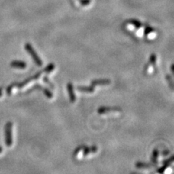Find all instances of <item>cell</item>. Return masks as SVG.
Segmentation results:
<instances>
[{
    "label": "cell",
    "instance_id": "cell-10",
    "mask_svg": "<svg viewBox=\"0 0 174 174\" xmlns=\"http://www.w3.org/2000/svg\"><path fill=\"white\" fill-rule=\"evenodd\" d=\"M157 155H158V151L157 150H155L153 152V154H152V163L155 165H156V163H157Z\"/></svg>",
    "mask_w": 174,
    "mask_h": 174
},
{
    "label": "cell",
    "instance_id": "cell-6",
    "mask_svg": "<svg viewBox=\"0 0 174 174\" xmlns=\"http://www.w3.org/2000/svg\"><path fill=\"white\" fill-rule=\"evenodd\" d=\"M67 89H68V95L69 97H70V100L71 102H75L76 100V97L74 94L73 92V86H72V84L71 83H68V85H67Z\"/></svg>",
    "mask_w": 174,
    "mask_h": 174
},
{
    "label": "cell",
    "instance_id": "cell-14",
    "mask_svg": "<svg viewBox=\"0 0 174 174\" xmlns=\"http://www.w3.org/2000/svg\"><path fill=\"white\" fill-rule=\"evenodd\" d=\"M166 78H167V79H168V81H169V83H170V86H171V88L173 89V82H172L171 77H170V76L167 75V76H166Z\"/></svg>",
    "mask_w": 174,
    "mask_h": 174
},
{
    "label": "cell",
    "instance_id": "cell-8",
    "mask_svg": "<svg viewBox=\"0 0 174 174\" xmlns=\"http://www.w3.org/2000/svg\"><path fill=\"white\" fill-rule=\"evenodd\" d=\"M11 67L14 68H20V69H24L26 68L27 65L25 62L20 61V60H14L10 63Z\"/></svg>",
    "mask_w": 174,
    "mask_h": 174
},
{
    "label": "cell",
    "instance_id": "cell-2",
    "mask_svg": "<svg viewBox=\"0 0 174 174\" xmlns=\"http://www.w3.org/2000/svg\"><path fill=\"white\" fill-rule=\"evenodd\" d=\"M12 123L7 122L5 126V143L7 147H11L12 144Z\"/></svg>",
    "mask_w": 174,
    "mask_h": 174
},
{
    "label": "cell",
    "instance_id": "cell-9",
    "mask_svg": "<svg viewBox=\"0 0 174 174\" xmlns=\"http://www.w3.org/2000/svg\"><path fill=\"white\" fill-rule=\"evenodd\" d=\"M78 90L81 91V92H85V93H92L94 92V89L92 86H79L78 87Z\"/></svg>",
    "mask_w": 174,
    "mask_h": 174
},
{
    "label": "cell",
    "instance_id": "cell-11",
    "mask_svg": "<svg viewBox=\"0 0 174 174\" xmlns=\"http://www.w3.org/2000/svg\"><path fill=\"white\" fill-rule=\"evenodd\" d=\"M136 166H137V168H148V167L152 166V164H145V163L138 162V163H137V164H136Z\"/></svg>",
    "mask_w": 174,
    "mask_h": 174
},
{
    "label": "cell",
    "instance_id": "cell-4",
    "mask_svg": "<svg viewBox=\"0 0 174 174\" xmlns=\"http://www.w3.org/2000/svg\"><path fill=\"white\" fill-rule=\"evenodd\" d=\"M156 60H157V57L155 54H152L150 55V62L147 65L146 68H145V72L147 74H150L152 72L155 68V64H156Z\"/></svg>",
    "mask_w": 174,
    "mask_h": 174
},
{
    "label": "cell",
    "instance_id": "cell-13",
    "mask_svg": "<svg viewBox=\"0 0 174 174\" xmlns=\"http://www.w3.org/2000/svg\"><path fill=\"white\" fill-rule=\"evenodd\" d=\"M54 65L52 64V63H51L50 65H49L48 66H47V68L44 69V72H47V73H48V72H52V70H54Z\"/></svg>",
    "mask_w": 174,
    "mask_h": 174
},
{
    "label": "cell",
    "instance_id": "cell-16",
    "mask_svg": "<svg viewBox=\"0 0 174 174\" xmlns=\"http://www.w3.org/2000/svg\"><path fill=\"white\" fill-rule=\"evenodd\" d=\"M2 151V148L1 147H0V153H1Z\"/></svg>",
    "mask_w": 174,
    "mask_h": 174
},
{
    "label": "cell",
    "instance_id": "cell-5",
    "mask_svg": "<svg viewBox=\"0 0 174 174\" xmlns=\"http://www.w3.org/2000/svg\"><path fill=\"white\" fill-rule=\"evenodd\" d=\"M98 113L101 114H107L109 113V112H115V113H117V112H121V110L120 108H108V107H102V108L98 109Z\"/></svg>",
    "mask_w": 174,
    "mask_h": 174
},
{
    "label": "cell",
    "instance_id": "cell-15",
    "mask_svg": "<svg viewBox=\"0 0 174 174\" xmlns=\"http://www.w3.org/2000/svg\"><path fill=\"white\" fill-rule=\"evenodd\" d=\"M2 88L0 87V97H2Z\"/></svg>",
    "mask_w": 174,
    "mask_h": 174
},
{
    "label": "cell",
    "instance_id": "cell-12",
    "mask_svg": "<svg viewBox=\"0 0 174 174\" xmlns=\"http://www.w3.org/2000/svg\"><path fill=\"white\" fill-rule=\"evenodd\" d=\"M42 90H43V92L44 94H45V96H47V97L49 98V99H51V98L53 97V95H52V94L51 93L50 91H49L47 89H43L42 88Z\"/></svg>",
    "mask_w": 174,
    "mask_h": 174
},
{
    "label": "cell",
    "instance_id": "cell-7",
    "mask_svg": "<svg viewBox=\"0 0 174 174\" xmlns=\"http://www.w3.org/2000/svg\"><path fill=\"white\" fill-rule=\"evenodd\" d=\"M111 83L110 82V80L108 79H98V80H94V81H92V84H91V86L93 87L94 89V87L97 85H108Z\"/></svg>",
    "mask_w": 174,
    "mask_h": 174
},
{
    "label": "cell",
    "instance_id": "cell-1",
    "mask_svg": "<svg viewBox=\"0 0 174 174\" xmlns=\"http://www.w3.org/2000/svg\"><path fill=\"white\" fill-rule=\"evenodd\" d=\"M97 151V147L96 146L91 147H79L76 149L74 153V156L78 158L86 157L91 153H95Z\"/></svg>",
    "mask_w": 174,
    "mask_h": 174
},
{
    "label": "cell",
    "instance_id": "cell-3",
    "mask_svg": "<svg viewBox=\"0 0 174 174\" xmlns=\"http://www.w3.org/2000/svg\"><path fill=\"white\" fill-rule=\"evenodd\" d=\"M25 50L28 52V54H31V56L32 57V59L34 60V62H35L36 64L38 66L41 67V65H42V61H41V59L39 57L38 54L36 53V52L34 51V49H33L31 45L29 43H27L26 44H25Z\"/></svg>",
    "mask_w": 174,
    "mask_h": 174
}]
</instances>
